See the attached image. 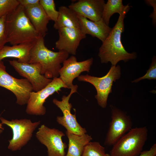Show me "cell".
<instances>
[{"mask_svg":"<svg viewBox=\"0 0 156 156\" xmlns=\"http://www.w3.org/2000/svg\"><path fill=\"white\" fill-rule=\"evenodd\" d=\"M129 5L119 16L115 25L99 49L98 56L102 63L110 62L112 66H116L120 61L126 62L135 59L136 53H129L125 49L121 40L122 34L124 30V19L129 11Z\"/></svg>","mask_w":156,"mask_h":156,"instance_id":"obj_1","label":"cell"},{"mask_svg":"<svg viewBox=\"0 0 156 156\" xmlns=\"http://www.w3.org/2000/svg\"><path fill=\"white\" fill-rule=\"evenodd\" d=\"M5 29L7 42L12 45L34 43L41 37L20 5L6 16Z\"/></svg>","mask_w":156,"mask_h":156,"instance_id":"obj_2","label":"cell"},{"mask_svg":"<svg viewBox=\"0 0 156 156\" xmlns=\"http://www.w3.org/2000/svg\"><path fill=\"white\" fill-rule=\"evenodd\" d=\"M69 54L64 51L54 52L45 46L44 38L40 37L34 44L29 63L40 64L41 74L46 78L58 77L61 64L68 58Z\"/></svg>","mask_w":156,"mask_h":156,"instance_id":"obj_3","label":"cell"},{"mask_svg":"<svg viewBox=\"0 0 156 156\" xmlns=\"http://www.w3.org/2000/svg\"><path fill=\"white\" fill-rule=\"evenodd\" d=\"M148 136L146 126L132 128L113 145L110 156H138L142 151Z\"/></svg>","mask_w":156,"mask_h":156,"instance_id":"obj_4","label":"cell"},{"mask_svg":"<svg viewBox=\"0 0 156 156\" xmlns=\"http://www.w3.org/2000/svg\"><path fill=\"white\" fill-rule=\"evenodd\" d=\"M1 123L9 127L12 133V138L9 141L8 149L12 151L20 150L31 138L34 131L40 121L32 122L30 119H12L10 121L0 116Z\"/></svg>","mask_w":156,"mask_h":156,"instance_id":"obj_5","label":"cell"},{"mask_svg":"<svg viewBox=\"0 0 156 156\" xmlns=\"http://www.w3.org/2000/svg\"><path fill=\"white\" fill-rule=\"evenodd\" d=\"M120 66H112L109 70L104 76L97 77L86 75H81L77 78L78 81L89 83L95 88L97 94L95 97L99 105L103 108L107 105L108 97L112 92V86L113 82L120 77Z\"/></svg>","mask_w":156,"mask_h":156,"instance_id":"obj_6","label":"cell"},{"mask_svg":"<svg viewBox=\"0 0 156 156\" xmlns=\"http://www.w3.org/2000/svg\"><path fill=\"white\" fill-rule=\"evenodd\" d=\"M0 86L12 92L16 97V103L20 105L27 104L30 93L33 91L27 79H17L7 73L2 60L0 61Z\"/></svg>","mask_w":156,"mask_h":156,"instance_id":"obj_7","label":"cell"},{"mask_svg":"<svg viewBox=\"0 0 156 156\" xmlns=\"http://www.w3.org/2000/svg\"><path fill=\"white\" fill-rule=\"evenodd\" d=\"M62 88H67L59 77H55L41 90L37 92H31L27 104L26 113L30 115H45L46 110L44 104L46 99L55 92L61 91Z\"/></svg>","mask_w":156,"mask_h":156,"instance_id":"obj_8","label":"cell"},{"mask_svg":"<svg viewBox=\"0 0 156 156\" xmlns=\"http://www.w3.org/2000/svg\"><path fill=\"white\" fill-rule=\"evenodd\" d=\"M78 87L77 85H74L70 88V92L68 96L63 95L61 101L54 98L53 100V102L60 109L63 114L62 116H57L56 121L58 124L65 127L67 131L75 134L81 135L86 133L87 131L85 128L82 127L78 123L75 114L71 113V110L72 105L69 102L72 94L77 92Z\"/></svg>","mask_w":156,"mask_h":156,"instance_id":"obj_9","label":"cell"},{"mask_svg":"<svg viewBox=\"0 0 156 156\" xmlns=\"http://www.w3.org/2000/svg\"><path fill=\"white\" fill-rule=\"evenodd\" d=\"M110 107L111 120L104 142L105 145L109 146H113L132 126L131 118L127 113L113 105Z\"/></svg>","mask_w":156,"mask_h":156,"instance_id":"obj_10","label":"cell"},{"mask_svg":"<svg viewBox=\"0 0 156 156\" xmlns=\"http://www.w3.org/2000/svg\"><path fill=\"white\" fill-rule=\"evenodd\" d=\"M65 136L62 131L44 125H41L36 134L38 141L47 147L48 156H65L67 145L62 140Z\"/></svg>","mask_w":156,"mask_h":156,"instance_id":"obj_11","label":"cell"},{"mask_svg":"<svg viewBox=\"0 0 156 156\" xmlns=\"http://www.w3.org/2000/svg\"><path fill=\"white\" fill-rule=\"evenodd\" d=\"M9 62L20 75L28 81L34 92L41 90L52 81V79L47 78L41 74L42 67L38 63H21L16 60Z\"/></svg>","mask_w":156,"mask_h":156,"instance_id":"obj_12","label":"cell"},{"mask_svg":"<svg viewBox=\"0 0 156 156\" xmlns=\"http://www.w3.org/2000/svg\"><path fill=\"white\" fill-rule=\"evenodd\" d=\"M93 62L92 57L86 60L78 62L76 57L72 55L63 62V66L59 71V78L70 89L74 86V79L84 71L89 72Z\"/></svg>","mask_w":156,"mask_h":156,"instance_id":"obj_13","label":"cell"},{"mask_svg":"<svg viewBox=\"0 0 156 156\" xmlns=\"http://www.w3.org/2000/svg\"><path fill=\"white\" fill-rule=\"evenodd\" d=\"M58 30L59 38L55 43V48L59 51L75 55L81 41L86 35L79 28H62Z\"/></svg>","mask_w":156,"mask_h":156,"instance_id":"obj_14","label":"cell"},{"mask_svg":"<svg viewBox=\"0 0 156 156\" xmlns=\"http://www.w3.org/2000/svg\"><path fill=\"white\" fill-rule=\"evenodd\" d=\"M105 3L104 0H79L71 3L68 8L77 14L96 21L102 19Z\"/></svg>","mask_w":156,"mask_h":156,"instance_id":"obj_15","label":"cell"},{"mask_svg":"<svg viewBox=\"0 0 156 156\" xmlns=\"http://www.w3.org/2000/svg\"><path fill=\"white\" fill-rule=\"evenodd\" d=\"M80 29L86 35L96 37L103 42L108 36L112 28L107 25L103 19L93 21L77 14Z\"/></svg>","mask_w":156,"mask_h":156,"instance_id":"obj_16","label":"cell"},{"mask_svg":"<svg viewBox=\"0 0 156 156\" xmlns=\"http://www.w3.org/2000/svg\"><path fill=\"white\" fill-rule=\"evenodd\" d=\"M25 13L41 37L44 38L48 30L50 20L40 3L24 8Z\"/></svg>","mask_w":156,"mask_h":156,"instance_id":"obj_17","label":"cell"},{"mask_svg":"<svg viewBox=\"0 0 156 156\" xmlns=\"http://www.w3.org/2000/svg\"><path fill=\"white\" fill-rule=\"evenodd\" d=\"M34 43L21 44L11 46H4L0 50V61L5 58L13 57L17 59V60L19 62L29 63L31 50Z\"/></svg>","mask_w":156,"mask_h":156,"instance_id":"obj_18","label":"cell"},{"mask_svg":"<svg viewBox=\"0 0 156 156\" xmlns=\"http://www.w3.org/2000/svg\"><path fill=\"white\" fill-rule=\"evenodd\" d=\"M66 134L68 144L65 156H81L85 146L92 139L90 135L86 133L78 135L66 131Z\"/></svg>","mask_w":156,"mask_h":156,"instance_id":"obj_19","label":"cell"},{"mask_svg":"<svg viewBox=\"0 0 156 156\" xmlns=\"http://www.w3.org/2000/svg\"><path fill=\"white\" fill-rule=\"evenodd\" d=\"M58 11V17L53 25L55 29L58 30L66 27L80 29L77 14L68 7L61 6L59 8Z\"/></svg>","mask_w":156,"mask_h":156,"instance_id":"obj_20","label":"cell"},{"mask_svg":"<svg viewBox=\"0 0 156 156\" xmlns=\"http://www.w3.org/2000/svg\"><path fill=\"white\" fill-rule=\"evenodd\" d=\"M129 4L124 5L122 0H108L103 6L102 18L107 25H109L111 16L114 13H122L129 6Z\"/></svg>","mask_w":156,"mask_h":156,"instance_id":"obj_21","label":"cell"},{"mask_svg":"<svg viewBox=\"0 0 156 156\" xmlns=\"http://www.w3.org/2000/svg\"><path fill=\"white\" fill-rule=\"evenodd\" d=\"M105 148L97 142H90L85 146L81 156H105Z\"/></svg>","mask_w":156,"mask_h":156,"instance_id":"obj_22","label":"cell"},{"mask_svg":"<svg viewBox=\"0 0 156 156\" xmlns=\"http://www.w3.org/2000/svg\"><path fill=\"white\" fill-rule=\"evenodd\" d=\"M39 3L49 20L55 22L57 19L59 12L55 8L53 0H39Z\"/></svg>","mask_w":156,"mask_h":156,"instance_id":"obj_23","label":"cell"},{"mask_svg":"<svg viewBox=\"0 0 156 156\" xmlns=\"http://www.w3.org/2000/svg\"><path fill=\"white\" fill-rule=\"evenodd\" d=\"M19 5L18 0H0V18L7 15Z\"/></svg>","mask_w":156,"mask_h":156,"instance_id":"obj_24","label":"cell"},{"mask_svg":"<svg viewBox=\"0 0 156 156\" xmlns=\"http://www.w3.org/2000/svg\"><path fill=\"white\" fill-rule=\"evenodd\" d=\"M144 79H148L150 80L156 79V58L155 56L153 57L152 62L146 73L142 77L135 80L132 82L137 83L139 81Z\"/></svg>","mask_w":156,"mask_h":156,"instance_id":"obj_25","label":"cell"},{"mask_svg":"<svg viewBox=\"0 0 156 156\" xmlns=\"http://www.w3.org/2000/svg\"><path fill=\"white\" fill-rule=\"evenodd\" d=\"M6 16L0 18V50L7 42L5 29Z\"/></svg>","mask_w":156,"mask_h":156,"instance_id":"obj_26","label":"cell"},{"mask_svg":"<svg viewBox=\"0 0 156 156\" xmlns=\"http://www.w3.org/2000/svg\"><path fill=\"white\" fill-rule=\"evenodd\" d=\"M138 156H156V144L152 145L149 150L142 151Z\"/></svg>","mask_w":156,"mask_h":156,"instance_id":"obj_27","label":"cell"},{"mask_svg":"<svg viewBox=\"0 0 156 156\" xmlns=\"http://www.w3.org/2000/svg\"><path fill=\"white\" fill-rule=\"evenodd\" d=\"M19 4L24 8L39 3V0H18Z\"/></svg>","mask_w":156,"mask_h":156,"instance_id":"obj_28","label":"cell"},{"mask_svg":"<svg viewBox=\"0 0 156 156\" xmlns=\"http://www.w3.org/2000/svg\"><path fill=\"white\" fill-rule=\"evenodd\" d=\"M4 129V128L3 127L2 124L0 123V135L3 132Z\"/></svg>","mask_w":156,"mask_h":156,"instance_id":"obj_29","label":"cell"},{"mask_svg":"<svg viewBox=\"0 0 156 156\" xmlns=\"http://www.w3.org/2000/svg\"><path fill=\"white\" fill-rule=\"evenodd\" d=\"M105 156H110L109 154L106 153Z\"/></svg>","mask_w":156,"mask_h":156,"instance_id":"obj_30","label":"cell"}]
</instances>
